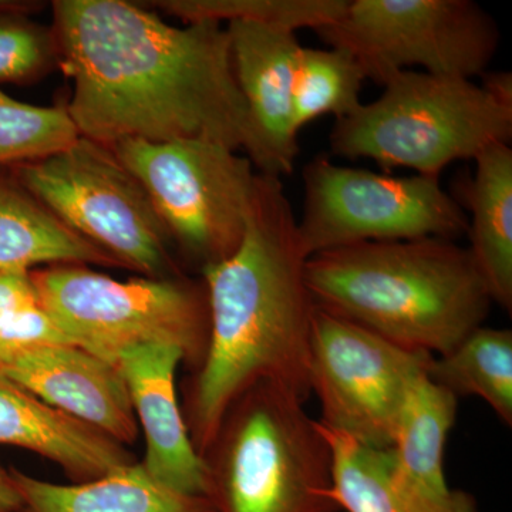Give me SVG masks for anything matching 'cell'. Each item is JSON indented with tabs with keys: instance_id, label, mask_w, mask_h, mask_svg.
Returning a JSON list of instances; mask_svg holds the SVG:
<instances>
[{
	"instance_id": "6da1fadb",
	"label": "cell",
	"mask_w": 512,
	"mask_h": 512,
	"mask_svg": "<svg viewBox=\"0 0 512 512\" xmlns=\"http://www.w3.org/2000/svg\"><path fill=\"white\" fill-rule=\"evenodd\" d=\"M52 29L59 67L73 80L66 109L80 136L109 147L130 138L207 140L254 157L225 26L178 28L124 0H56Z\"/></svg>"
},
{
	"instance_id": "7a4b0ae2",
	"label": "cell",
	"mask_w": 512,
	"mask_h": 512,
	"mask_svg": "<svg viewBox=\"0 0 512 512\" xmlns=\"http://www.w3.org/2000/svg\"><path fill=\"white\" fill-rule=\"evenodd\" d=\"M281 178L259 173L241 245L201 272L210 333L185 393L183 414L197 453L210 446L229 406L269 382L308 400L309 346L316 306L306 256Z\"/></svg>"
},
{
	"instance_id": "3957f363",
	"label": "cell",
	"mask_w": 512,
	"mask_h": 512,
	"mask_svg": "<svg viewBox=\"0 0 512 512\" xmlns=\"http://www.w3.org/2000/svg\"><path fill=\"white\" fill-rule=\"evenodd\" d=\"M305 275L316 308L431 356L483 326L493 305L470 252L451 239L332 249L308 258Z\"/></svg>"
},
{
	"instance_id": "277c9868",
	"label": "cell",
	"mask_w": 512,
	"mask_h": 512,
	"mask_svg": "<svg viewBox=\"0 0 512 512\" xmlns=\"http://www.w3.org/2000/svg\"><path fill=\"white\" fill-rule=\"evenodd\" d=\"M305 400L278 384L249 387L202 454L217 512H338L332 453Z\"/></svg>"
},
{
	"instance_id": "5b68a950",
	"label": "cell",
	"mask_w": 512,
	"mask_h": 512,
	"mask_svg": "<svg viewBox=\"0 0 512 512\" xmlns=\"http://www.w3.org/2000/svg\"><path fill=\"white\" fill-rule=\"evenodd\" d=\"M382 86L379 99L336 120L329 138L335 156L440 177L456 161L476 160L494 144L511 143L512 106L481 83L404 70Z\"/></svg>"
},
{
	"instance_id": "8992f818",
	"label": "cell",
	"mask_w": 512,
	"mask_h": 512,
	"mask_svg": "<svg viewBox=\"0 0 512 512\" xmlns=\"http://www.w3.org/2000/svg\"><path fill=\"white\" fill-rule=\"evenodd\" d=\"M40 305L74 345L116 366L121 350L167 343L194 369L208 345L205 286L177 278L119 281L86 265L30 272Z\"/></svg>"
},
{
	"instance_id": "52a82bcc",
	"label": "cell",
	"mask_w": 512,
	"mask_h": 512,
	"mask_svg": "<svg viewBox=\"0 0 512 512\" xmlns=\"http://www.w3.org/2000/svg\"><path fill=\"white\" fill-rule=\"evenodd\" d=\"M140 181L175 248L200 272L241 245L258 190L247 156L207 140H130L110 146Z\"/></svg>"
},
{
	"instance_id": "ba28073f",
	"label": "cell",
	"mask_w": 512,
	"mask_h": 512,
	"mask_svg": "<svg viewBox=\"0 0 512 512\" xmlns=\"http://www.w3.org/2000/svg\"><path fill=\"white\" fill-rule=\"evenodd\" d=\"M13 175L80 237L146 278H174L173 239L140 181L109 146L80 136L66 150L16 164Z\"/></svg>"
},
{
	"instance_id": "9c48e42d",
	"label": "cell",
	"mask_w": 512,
	"mask_h": 512,
	"mask_svg": "<svg viewBox=\"0 0 512 512\" xmlns=\"http://www.w3.org/2000/svg\"><path fill=\"white\" fill-rule=\"evenodd\" d=\"M306 256L366 242L454 239L468 215L440 177H396L318 156L303 168V211L296 220Z\"/></svg>"
},
{
	"instance_id": "30bf717a",
	"label": "cell",
	"mask_w": 512,
	"mask_h": 512,
	"mask_svg": "<svg viewBox=\"0 0 512 512\" xmlns=\"http://www.w3.org/2000/svg\"><path fill=\"white\" fill-rule=\"evenodd\" d=\"M316 33L352 53L380 86L414 67L473 80L500 45L493 16L471 0H349L343 15Z\"/></svg>"
},
{
	"instance_id": "8fae6325",
	"label": "cell",
	"mask_w": 512,
	"mask_h": 512,
	"mask_svg": "<svg viewBox=\"0 0 512 512\" xmlns=\"http://www.w3.org/2000/svg\"><path fill=\"white\" fill-rule=\"evenodd\" d=\"M431 357L316 308L309 387L319 399V423L362 446L389 450L404 404L427 375Z\"/></svg>"
},
{
	"instance_id": "7c38bea8",
	"label": "cell",
	"mask_w": 512,
	"mask_h": 512,
	"mask_svg": "<svg viewBox=\"0 0 512 512\" xmlns=\"http://www.w3.org/2000/svg\"><path fill=\"white\" fill-rule=\"evenodd\" d=\"M0 377L123 446L136 443L138 423L123 376L89 350L66 343L16 350L0 357Z\"/></svg>"
},
{
	"instance_id": "4fadbf2b",
	"label": "cell",
	"mask_w": 512,
	"mask_h": 512,
	"mask_svg": "<svg viewBox=\"0 0 512 512\" xmlns=\"http://www.w3.org/2000/svg\"><path fill=\"white\" fill-rule=\"evenodd\" d=\"M232 67L255 137L256 171L282 178L293 173L298 131L293 124V79L301 43L296 33L251 22L225 26Z\"/></svg>"
},
{
	"instance_id": "5bb4252c",
	"label": "cell",
	"mask_w": 512,
	"mask_h": 512,
	"mask_svg": "<svg viewBox=\"0 0 512 512\" xmlns=\"http://www.w3.org/2000/svg\"><path fill=\"white\" fill-rule=\"evenodd\" d=\"M183 352L167 343H146L121 350L116 367L130 394L137 423L146 436L141 461L154 480L180 493H207L204 461L192 444L175 393V370Z\"/></svg>"
},
{
	"instance_id": "9a60e30c",
	"label": "cell",
	"mask_w": 512,
	"mask_h": 512,
	"mask_svg": "<svg viewBox=\"0 0 512 512\" xmlns=\"http://www.w3.org/2000/svg\"><path fill=\"white\" fill-rule=\"evenodd\" d=\"M0 444L33 451L89 483L137 463L126 446L0 377Z\"/></svg>"
},
{
	"instance_id": "2e32d148",
	"label": "cell",
	"mask_w": 512,
	"mask_h": 512,
	"mask_svg": "<svg viewBox=\"0 0 512 512\" xmlns=\"http://www.w3.org/2000/svg\"><path fill=\"white\" fill-rule=\"evenodd\" d=\"M22 512H217L204 495L180 493L158 483L141 463L89 483L62 485L9 468Z\"/></svg>"
},
{
	"instance_id": "e0dca14e",
	"label": "cell",
	"mask_w": 512,
	"mask_h": 512,
	"mask_svg": "<svg viewBox=\"0 0 512 512\" xmlns=\"http://www.w3.org/2000/svg\"><path fill=\"white\" fill-rule=\"evenodd\" d=\"M318 421V420H316ZM332 453L330 495L346 512H477L473 495L456 490L448 500H434L409 487L394 470L389 450L362 446L319 423Z\"/></svg>"
},
{
	"instance_id": "ac0fdd59",
	"label": "cell",
	"mask_w": 512,
	"mask_h": 512,
	"mask_svg": "<svg viewBox=\"0 0 512 512\" xmlns=\"http://www.w3.org/2000/svg\"><path fill=\"white\" fill-rule=\"evenodd\" d=\"M43 264L123 268L66 227L15 175L0 174V272H32Z\"/></svg>"
},
{
	"instance_id": "d6986e66",
	"label": "cell",
	"mask_w": 512,
	"mask_h": 512,
	"mask_svg": "<svg viewBox=\"0 0 512 512\" xmlns=\"http://www.w3.org/2000/svg\"><path fill=\"white\" fill-rule=\"evenodd\" d=\"M467 192V235L478 274L491 301L512 309V150L510 144L488 147L476 157Z\"/></svg>"
},
{
	"instance_id": "ffe728a7",
	"label": "cell",
	"mask_w": 512,
	"mask_h": 512,
	"mask_svg": "<svg viewBox=\"0 0 512 512\" xmlns=\"http://www.w3.org/2000/svg\"><path fill=\"white\" fill-rule=\"evenodd\" d=\"M457 412V397L424 375L404 404L390 447L397 476L434 500L456 493L444 476V448Z\"/></svg>"
},
{
	"instance_id": "44dd1931",
	"label": "cell",
	"mask_w": 512,
	"mask_h": 512,
	"mask_svg": "<svg viewBox=\"0 0 512 512\" xmlns=\"http://www.w3.org/2000/svg\"><path fill=\"white\" fill-rule=\"evenodd\" d=\"M427 376L457 399L484 400L505 426L512 424V332L480 326L443 355L431 357Z\"/></svg>"
},
{
	"instance_id": "7402d4cb",
	"label": "cell",
	"mask_w": 512,
	"mask_h": 512,
	"mask_svg": "<svg viewBox=\"0 0 512 512\" xmlns=\"http://www.w3.org/2000/svg\"><path fill=\"white\" fill-rule=\"evenodd\" d=\"M362 64L340 47H301L293 79V124L296 131L322 116L345 119L359 109L363 83Z\"/></svg>"
},
{
	"instance_id": "603a6c76",
	"label": "cell",
	"mask_w": 512,
	"mask_h": 512,
	"mask_svg": "<svg viewBox=\"0 0 512 512\" xmlns=\"http://www.w3.org/2000/svg\"><path fill=\"white\" fill-rule=\"evenodd\" d=\"M349 0H158L168 15L187 23L251 22L296 33L332 25L343 15Z\"/></svg>"
},
{
	"instance_id": "cb8c5ba5",
	"label": "cell",
	"mask_w": 512,
	"mask_h": 512,
	"mask_svg": "<svg viewBox=\"0 0 512 512\" xmlns=\"http://www.w3.org/2000/svg\"><path fill=\"white\" fill-rule=\"evenodd\" d=\"M79 137L66 107L33 106L0 89V165L42 160Z\"/></svg>"
},
{
	"instance_id": "d4e9b609",
	"label": "cell",
	"mask_w": 512,
	"mask_h": 512,
	"mask_svg": "<svg viewBox=\"0 0 512 512\" xmlns=\"http://www.w3.org/2000/svg\"><path fill=\"white\" fill-rule=\"evenodd\" d=\"M45 343L74 345L40 305L30 272H0V357Z\"/></svg>"
},
{
	"instance_id": "484cf974",
	"label": "cell",
	"mask_w": 512,
	"mask_h": 512,
	"mask_svg": "<svg viewBox=\"0 0 512 512\" xmlns=\"http://www.w3.org/2000/svg\"><path fill=\"white\" fill-rule=\"evenodd\" d=\"M59 67L52 28L28 13L0 12V83L30 84Z\"/></svg>"
},
{
	"instance_id": "4316f807",
	"label": "cell",
	"mask_w": 512,
	"mask_h": 512,
	"mask_svg": "<svg viewBox=\"0 0 512 512\" xmlns=\"http://www.w3.org/2000/svg\"><path fill=\"white\" fill-rule=\"evenodd\" d=\"M22 498L12 474L0 464V512H22Z\"/></svg>"
},
{
	"instance_id": "83f0119b",
	"label": "cell",
	"mask_w": 512,
	"mask_h": 512,
	"mask_svg": "<svg viewBox=\"0 0 512 512\" xmlns=\"http://www.w3.org/2000/svg\"><path fill=\"white\" fill-rule=\"evenodd\" d=\"M483 86L495 99L503 101L504 104L512 106V76L507 72H495L485 74Z\"/></svg>"
},
{
	"instance_id": "f1b7e54d",
	"label": "cell",
	"mask_w": 512,
	"mask_h": 512,
	"mask_svg": "<svg viewBox=\"0 0 512 512\" xmlns=\"http://www.w3.org/2000/svg\"><path fill=\"white\" fill-rule=\"evenodd\" d=\"M40 3L25 0H0V12H22L32 15L40 8Z\"/></svg>"
}]
</instances>
